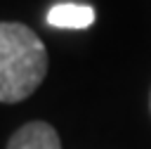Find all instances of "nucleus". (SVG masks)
Listing matches in <instances>:
<instances>
[{
    "instance_id": "nucleus-2",
    "label": "nucleus",
    "mask_w": 151,
    "mask_h": 149,
    "mask_svg": "<svg viewBox=\"0 0 151 149\" xmlns=\"http://www.w3.org/2000/svg\"><path fill=\"white\" fill-rule=\"evenodd\" d=\"M7 149H61V140L50 123L31 121L9 137Z\"/></svg>"
},
{
    "instance_id": "nucleus-1",
    "label": "nucleus",
    "mask_w": 151,
    "mask_h": 149,
    "mask_svg": "<svg viewBox=\"0 0 151 149\" xmlns=\"http://www.w3.org/2000/svg\"><path fill=\"white\" fill-rule=\"evenodd\" d=\"M47 47L21 21H0V102L17 104L31 97L47 76Z\"/></svg>"
},
{
    "instance_id": "nucleus-4",
    "label": "nucleus",
    "mask_w": 151,
    "mask_h": 149,
    "mask_svg": "<svg viewBox=\"0 0 151 149\" xmlns=\"http://www.w3.org/2000/svg\"><path fill=\"white\" fill-rule=\"evenodd\" d=\"M149 109H151V92H149Z\"/></svg>"
},
{
    "instance_id": "nucleus-3",
    "label": "nucleus",
    "mask_w": 151,
    "mask_h": 149,
    "mask_svg": "<svg viewBox=\"0 0 151 149\" xmlns=\"http://www.w3.org/2000/svg\"><path fill=\"white\" fill-rule=\"evenodd\" d=\"M92 21H94V9L90 5L59 2L47 12V24L54 28H87L92 26Z\"/></svg>"
}]
</instances>
